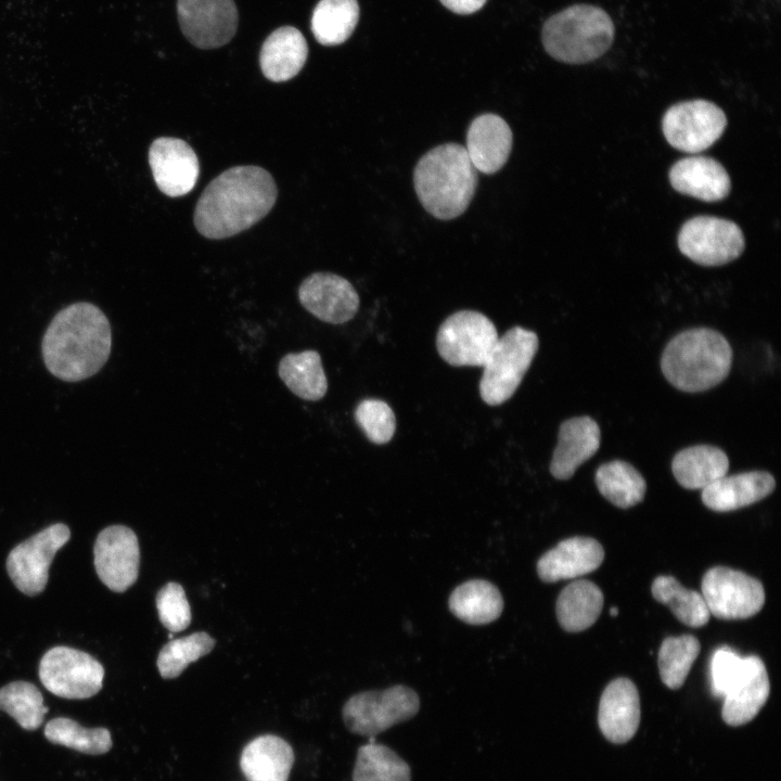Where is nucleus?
Listing matches in <instances>:
<instances>
[{
    "label": "nucleus",
    "instance_id": "6ab92c4d",
    "mask_svg": "<svg viewBox=\"0 0 781 781\" xmlns=\"http://www.w3.org/2000/svg\"><path fill=\"white\" fill-rule=\"evenodd\" d=\"M513 144L508 123L497 114L475 117L466 132V153L474 168L483 174L499 171L507 163Z\"/></svg>",
    "mask_w": 781,
    "mask_h": 781
},
{
    "label": "nucleus",
    "instance_id": "a19ab883",
    "mask_svg": "<svg viewBox=\"0 0 781 781\" xmlns=\"http://www.w3.org/2000/svg\"><path fill=\"white\" fill-rule=\"evenodd\" d=\"M744 665V657L733 649L722 645L715 650L709 663L710 690L713 695L724 697Z\"/></svg>",
    "mask_w": 781,
    "mask_h": 781
},
{
    "label": "nucleus",
    "instance_id": "2eb2a0df",
    "mask_svg": "<svg viewBox=\"0 0 781 781\" xmlns=\"http://www.w3.org/2000/svg\"><path fill=\"white\" fill-rule=\"evenodd\" d=\"M93 554L97 574L108 589L124 592L136 582L140 549L132 529L123 525L104 528L97 537Z\"/></svg>",
    "mask_w": 781,
    "mask_h": 781
},
{
    "label": "nucleus",
    "instance_id": "393cba45",
    "mask_svg": "<svg viewBox=\"0 0 781 781\" xmlns=\"http://www.w3.org/2000/svg\"><path fill=\"white\" fill-rule=\"evenodd\" d=\"M308 46L303 34L293 26H282L264 41L259 64L264 76L274 82L295 77L306 63Z\"/></svg>",
    "mask_w": 781,
    "mask_h": 781
},
{
    "label": "nucleus",
    "instance_id": "6e6552de",
    "mask_svg": "<svg viewBox=\"0 0 781 781\" xmlns=\"http://www.w3.org/2000/svg\"><path fill=\"white\" fill-rule=\"evenodd\" d=\"M499 336L492 321L479 311L460 310L439 327V356L454 367H484Z\"/></svg>",
    "mask_w": 781,
    "mask_h": 781
},
{
    "label": "nucleus",
    "instance_id": "f3484780",
    "mask_svg": "<svg viewBox=\"0 0 781 781\" xmlns=\"http://www.w3.org/2000/svg\"><path fill=\"white\" fill-rule=\"evenodd\" d=\"M149 164L157 188L170 197L188 194L200 175L195 152L178 138L155 139L149 150Z\"/></svg>",
    "mask_w": 781,
    "mask_h": 781
},
{
    "label": "nucleus",
    "instance_id": "c9c22d12",
    "mask_svg": "<svg viewBox=\"0 0 781 781\" xmlns=\"http://www.w3.org/2000/svg\"><path fill=\"white\" fill-rule=\"evenodd\" d=\"M0 709L26 730L40 727L48 712L39 689L27 681H14L0 689Z\"/></svg>",
    "mask_w": 781,
    "mask_h": 781
},
{
    "label": "nucleus",
    "instance_id": "ea45409f",
    "mask_svg": "<svg viewBox=\"0 0 781 781\" xmlns=\"http://www.w3.org/2000/svg\"><path fill=\"white\" fill-rule=\"evenodd\" d=\"M161 623L170 632L184 630L191 623V610L185 592L177 582L166 584L156 596Z\"/></svg>",
    "mask_w": 781,
    "mask_h": 781
},
{
    "label": "nucleus",
    "instance_id": "f704fd0d",
    "mask_svg": "<svg viewBox=\"0 0 781 781\" xmlns=\"http://www.w3.org/2000/svg\"><path fill=\"white\" fill-rule=\"evenodd\" d=\"M701 650L699 640L692 635L667 637L658 651V671L662 681L671 690L679 689Z\"/></svg>",
    "mask_w": 781,
    "mask_h": 781
},
{
    "label": "nucleus",
    "instance_id": "473e14b6",
    "mask_svg": "<svg viewBox=\"0 0 781 781\" xmlns=\"http://www.w3.org/2000/svg\"><path fill=\"white\" fill-rule=\"evenodd\" d=\"M651 591L682 624L699 628L708 623L710 614L702 593L684 588L675 577H656Z\"/></svg>",
    "mask_w": 781,
    "mask_h": 781
},
{
    "label": "nucleus",
    "instance_id": "a878e982",
    "mask_svg": "<svg viewBox=\"0 0 781 781\" xmlns=\"http://www.w3.org/2000/svg\"><path fill=\"white\" fill-rule=\"evenodd\" d=\"M293 763L290 744L272 734L251 741L240 759L241 770L248 781H287Z\"/></svg>",
    "mask_w": 781,
    "mask_h": 781
},
{
    "label": "nucleus",
    "instance_id": "0eeeda50",
    "mask_svg": "<svg viewBox=\"0 0 781 781\" xmlns=\"http://www.w3.org/2000/svg\"><path fill=\"white\" fill-rule=\"evenodd\" d=\"M419 708L420 699L415 691L397 684L381 691H364L353 695L343 707V720L350 732L375 737L409 720Z\"/></svg>",
    "mask_w": 781,
    "mask_h": 781
},
{
    "label": "nucleus",
    "instance_id": "cd10ccee",
    "mask_svg": "<svg viewBox=\"0 0 781 781\" xmlns=\"http://www.w3.org/2000/svg\"><path fill=\"white\" fill-rule=\"evenodd\" d=\"M450 612L470 625H485L502 613L503 599L498 588L483 579L459 585L449 597Z\"/></svg>",
    "mask_w": 781,
    "mask_h": 781
},
{
    "label": "nucleus",
    "instance_id": "72a5a7b5",
    "mask_svg": "<svg viewBox=\"0 0 781 781\" xmlns=\"http://www.w3.org/2000/svg\"><path fill=\"white\" fill-rule=\"evenodd\" d=\"M353 781H411V770L392 748L371 740L357 751Z\"/></svg>",
    "mask_w": 781,
    "mask_h": 781
},
{
    "label": "nucleus",
    "instance_id": "79ce46f5",
    "mask_svg": "<svg viewBox=\"0 0 781 781\" xmlns=\"http://www.w3.org/2000/svg\"><path fill=\"white\" fill-rule=\"evenodd\" d=\"M444 7L457 14H472L486 3L487 0H439Z\"/></svg>",
    "mask_w": 781,
    "mask_h": 781
},
{
    "label": "nucleus",
    "instance_id": "f8f14e48",
    "mask_svg": "<svg viewBox=\"0 0 781 781\" xmlns=\"http://www.w3.org/2000/svg\"><path fill=\"white\" fill-rule=\"evenodd\" d=\"M701 587L709 614L719 619L750 618L765 604L761 582L730 567L709 568L702 578Z\"/></svg>",
    "mask_w": 781,
    "mask_h": 781
},
{
    "label": "nucleus",
    "instance_id": "7ed1b4c3",
    "mask_svg": "<svg viewBox=\"0 0 781 781\" xmlns=\"http://www.w3.org/2000/svg\"><path fill=\"white\" fill-rule=\"evenodd\" d=\"M477 182V170L465 148L453 142L431 149L413 170V185L421 205L440 220L454 219L466 210Z\"/></svg>",
    "mask_w": 781,
    "mask_h": 781
},
{
    "label": "nucleus",
    "instance_id": "f03ea898",
    "mask_svg": "<svg viewBox=\"0 0 781 781\" xmlns=\"http://www.w3.org/2000/svg\"><path fill=\"white\" fill-rule=\"evenodd\" d=\"M111 346V325L105 315L92 304L77 303L53 318L42 340V355L53 375L76 382L104 366Z\"/></svg>",
    "mask_w": 781,
    "mask_h": 781
},
{
    "label": "nucleus",
    "instance_id": "bb28decb",
    "mask_svg": "<svg viewBox=\"0 0 781 781\" xmlns=\"http://www.w3.org/2000/svg\"><path fill=\"white\" fill-rule=\"evenodd\" d=\"M729 459L719 448L696 445L680 450L673 459L676 481L687 489H704L727 475Z\"/></svg>",
    "mask_w": 781,
    "mask_h": 781
},
{
    "label": "nucleus",
    "instance_id": "39448f33",
    "mask_svg": "<svg viewBox=\"0 0 781 781\" xmlns=\"http://www.w3.org/2000/svg\"><path fill=\"white\" fill-rule=\"evenodd\" d=\"M615 27L601 8L578 3L551 15L541 29L546 52L566 64H586L601 57L612 46Z\"/></svg>",
    "mask_w": 781,
    "mask_h": 781
},
{
    "label": "nucleus",
    "instance_id": "5701e85b",
    "mask_svg": "<svg viewBox=\"0 0 781 781\" xmlns=\"http://www.w3.org/2000/svg\"><path fill=\"white\" fill-rule=\"evenodd\" d=\"M600 440V428L593 419L576 417L564 421L550 463L552 476L556 479L571 478L577 468L597 452Z\"/></svg>",
    "mask_w": 781,
    "mask_h": 781
},
{
    "label": "nucleus",
    "instance_id": "37998d69",
    "mask_svg": "<svg viewBox=\"0 0 781 781\" xmlns=\"http://www.w3.org/2000/svg\"><path fill=\"white\" fill-rule=\"evenodd\" d=\"M610 614H611L612 617L617 616V615H618V609H617L616 606H612V607L610 609Z\"/></svg>",
    "mask_w": 781,
    "mask_h": 781
},
{
    "label": "nucleus",
    "instance_id": "c756f323",
    "mask_svg": "<svg viewBox=\"0 0 781 781\" xmlns=\"http://www.w3.org/2000/svg\"><path fill=\"white\" fill-rule=\"evenodd\" d=\"M278 373L286 387L302 399L316 401L328 390V380L317 350L285 355L280 360Z\"/></svg>",
    "mask_w": 781,
    "mask_h": 781
},
{
    "label": "nucleus",
    "instance_id": "2f4dec72",
    "mask_svg": "<svg viewBox=\"0 0 781 781\" xmlns=\"http://www.w3.org/2000/svg\"><path fill=\"white\" fill-rule=\"evenodd\" d=\"M596 484L601 495L614 505L628 509L643 500L646 484L631 464L614 460L596 471Z\"/></svg>",
    "mask_w": 781,
    "mask_h": 781
},
{
    "label": "nucleus",
    "instance_id": "20e7f679",
    "mask_svg": "<svg viewBox=\"0 0 781 781\" xmlns=\"http://www.w3.org/2000/svg\"><path fill=\"white\" fill-rule=\"evenodd\" d=\"M732 349L719 332L699 328L676 335L665 347L661 368L676 388L697 393L721 383L731 369Z\"/></svg>",
    "mask_w": 781,
    "mask_h": 781
},
{
    "label": "nucleus",
    "instance_id": "412c9836",
    "mask_svg": "<svg viewBox=\"0 0 781 781\" xmlns=\"http://www.w3.org/2000/svg\"><path fill=\"white\" fill-rule=\"evenodd\" d=\"M604 560V550L590 537H571L560 541L537 562V573L545 582L572 579L596 571Z\"/></svg>",
    "mask_w": 781,
    "mask_h": 781
},
{
    "label": "nucleus",
    "instance_id": "ddd939ff",
    "mask_svg": "<svg viewBox=\"0 0 781 781\" xmlns=\"http://www.w3.org/2000/svg\"><path fill=\"white\" fill-rule=\"evenodd\" d=\"M69 537V528L56 523L13 548L7 559V569L16 588L27 596L40 593L55 553Z\"/></svg>",
    "mask_w": 781,
    "mask_h": 781
},
{
    "label": "nucleus",
    "instance_id": "c85d7f7f",
    "mask_svg": "<svg viewBox=\"0 0 781 781\" xmlns=\"http://www.w3.org/2000/svg\"><path fill=\"white\" fill-rule=\"evenodd\" d=\"M603 602V593L594 582L585 579L573 581L558 597L555 611L559 624L568 632L586 630L599 618Z\"/></svg>",
    "mask_w": 781,
    "mask_h": 781
},
{
    "label": "nucleus",
    "instance_id": "b1692460",
    "mask_svg": "<svg viewBox=\"0 0 781 781\" xmlns=\"http://www.w3.org/2000/svg\"><path fill=\"white\" fill-rule=\"evenodd\" d=\"M774 487V477L765 471L725 475L702 489V501L713 511H733L766 498Z\"/></svg>",
    "mask_w": 781,
    "mask_h": 781
},
{
    "label": "nucleus",
    "instance_id": "9b49d317",
    "mask_svg": "<svg viewBox=\"0 0 781 781\" xmlns=\"http://www.w3.org/2000/svg\"><path fill=\"white\" fill-rule=\"evenodd\" d=\"M727 117L707 100H690L671 105L663 116L662 129L667 142L678 151L700 153L724 133Z\"/></svg>",
    "mask_w": 781,
    "mask_h": 781
},
{
    "label": "nucleus",
    "instance_id": "9d476101",
    "mask_svg": "<svg viewBox=\"0 0 781 781\" xmlns=\"http://www.w3.org/2000/svg\"><path fill=\"white\" fill-rule=\"evenodd\" d=\"M39 678L44 688L56 696L88 699L101 690L104 668L82 651L54 646L40 661Z\"/></svg>",
    "mask_w": 781,
    "mask_h": 781
},
{
    "label": "nucleus",
    "instance_id": "4c0bfd02",
    "mask_svg": "<svg viewBox=\"0 0 781 781\" xmlns=\"http://www.w3.org/2000/svg\"><path fill=\"white\" fill-rule=\"evenodd\" d=\"M214 646L215 640L203 631L171 640L158 653V671L165 679L176 678L190 663L208 654Z\"/></svg>",
    "mask_w": 781,
    "mask_h": 781
},
{
    "label": "nucleus",
    "instance_id": "58836bf2",
    "mask_svg": "<svg viewBox=\"0 0 781 781\" xmlns=\"http://www.w3.org/2000/svg\"><path fill=\"white\" fill-rule=\"evenodd\" d=\"M355 420L367 438L377 445L388 443L396 430L393 409L380 399H363L355 410Z\"/></svg>",
    "mask_w": 781,
    "mask_h": 781
},
{
    "label": "nucleus",
    "instance_id": "1a4fd4ad",
    "mask_svg": "<svg viewBox=\"0 0 781 781\" xmlns=\"http://www.w3.org/2000/svg\"><path fill=\"white\" fill-rule=\"evenodd\" d=\"M680 252L693 263L706 267L726 265L744 251L740 227L714 216H696L686 221L678 233Z\"/></svg>",
    "mask_w": 781,
    "mask_h": 781
},
{
    "label": "nucleus",
    "instance_id": "7c9ffc66",
    "mask_svg": "<svg viewBox=\"0 0 781 781\" xmlns=\"http://www.w3.org/2000/svg\"><path fill=\"white\" fill-rule=\"evenodd\" d=\"M359 18L357 0H320L311 15V31L323 46L345 42Z\"/></svg>",
    "mask_w": 781,
    "mask_h": 781
},
{
    "label": "nucleus",
    "instance_id": "4be33fe9",
    "mask_svg": "<svg viewBox=\"0 0 781 781\" xmlns=\"http://www.w3.org/2000/svg\"><path fill=\"white\" fill-rule=\"evenodd\" d=\"M671 187L679 193L704 202H718L730 192V177L725 167L707 156H689L676 162L668 174Z\"/></svg>",
    "mask_w": 781,
    "mask_h": 781
},
{
    "label": "nucleus",
    "instance_id": "f257e3e1",
    "mask_svg": "<svg viewBox=\"0 0 781 781\" xmlns=\"http://www.w3.org/2000/svg\"><path fill=\"white\" fill-rule=\"evenodd\" d=\"M277 196L274 179L266 169L254 165L231 167L204 189L195 206L194 226L207 239L230 238L261 220Z\"/></svg>",
    "mask_w": 781,
    "mask_h": 781
},
{
    "label": "nucleus",
    "instance_id": "423d86ee",
    "mask_svg": "<svg viewBox=\"0 0 781 781\" xmlns=\"http://www.w3.org/2000/svg\"><path fill=\"white\" fill-rule=\"evenodd\" d=\"M538 336L521 327L508 330L498 338L479 382V395L489 406H498L510 399L538 350Z\"/></svg>",
    "mask_w": 781,
    "mask_h": 781
},
{
    "label": "nucleus",
    "instance_id": "a211bd4d",
    "mask_svg": "<svg viewBox=\"0 0 781 781\" xmlns=\"http://www.w3.org/2000/svg\"><path fill=\"white\" fill-rule=\"evenodd\" d=\"M770 693L764 662L756 655L744 656V665L726 694L721 716L732 727L750 722L764 707Z\"/></svg>",
    "mask_w": 781,
    "mask_h": 781
},
{
    "label": "nucleus",
    "instance_id": "dca6fc26",
    "mask_svg": "<svg viewBox=\"0 0 781 781\" xmlns=\"http://www.w3.org/2000/svg\"><path fill=\"white\" fill-rule=\"evenodd\" d=\"M302 306L319 320L342 324L355 317L359 296L353 284L332 272H315L298 287Z\"/></svg>",
    "mask_w": 781,
    "mask_h": 781
},
{
    "label": "nucleus",
    "instance_id": "4468645a",
    "mask_svg": "<svg viewBox=\"0 0 781 781\" xmlns=\"http://www.w3.org/2000/svg\"><path fill=\"white\" fill-rule=\"evenodd\" d=\"M180 28L185 38L200 49H215L228 43L238 26L233 0H178Z\"/></svg>",
    "mask_w": 781,
    "mask_h": 781
},
{
    "label": "nucleus",
    "instance_id": "e433bc0d",
    "mask_svg": "<svg viewBox=\"0 0 781 781\" xmlns=\"http://www.w3.org/2000/svg\"><path fill=\"white\" fill-rule=\"evenodd\" d=\"M46 738L54 743L75 751L99 755L112 747L111 733L105 728H84L75 720L57 717L44 727Z\"/></svg>",
    "mask_w": 781,
    "mask_h": 781
},
{
    "label": "nucleus",
    "instance_id": "aec40b11",
    "mask_svg": "<svg viewBox=\"0 0 781 781\" xmlns=\"http://www.w3.org/2000/svg\"><path fill=\"white\" fill-rule=\"evenodd\" d=\"M640 699L635 683L617 678L604 689L598 712V724L612 743L622 744L636 733L640 722Z\"/></svg>",
    "mask_w": 781,
    "mask_h": 781
}]
</instances>
